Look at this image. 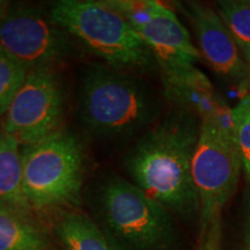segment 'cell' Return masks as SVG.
Masks as SVG:
<instances>
[{
    "label": "cell",
    "mask_w": 250,
    "mask_h": 250,
    "mask_svg": "<svg viewBox=\"0 0 250 250\" xmlns=\"http://www.w3.org/2000/svg\"><path fill=\"white\" fill-rule=\"evenodd\" d=\"M201 123L193 112L171 109L133 140L123 159L131 182L183 218L199 215L192 161Z\"/></svg>",
    "instance_id": "6da1fadb"
},
{
    "label": "cell",
    "mask_w": 250,
    "mask_h": 250,
    "mask_svg": "<svg viewBox=\"0 0 250 250\" xmlns=\"http://www.w3.org/2000/svg\"><path fill=\"white\" fill-rule=\"evenodd\" d=\"M81 125L103 142H130L161 117V103L138 74L103 62H90L81 71L77 94Z\"/></svg>",
    "instance_id": "7a4b0ae2"
},
{
    "label": "cell",
    "mask_w": 250,
    "mask_h": 250,
    "mask_svg": "<svg viewBox=\"0 0 250 250\" xmlns=\"http://www.w3.org/2000/svg\"><path fill=\"white\" fill-rule=\"evenodd\" d=\"M87 201L114 250H176L173 213L130 180L103 175L88 189Z\"/></svg>",
    "instance_id": "3957f363"
},
{
    "label": "cell",
    "mask_w": 250,
    "mask_h": 250,
    "mask_svg": "<svg viewBox=\"0 0 250 250\" xmlns=\"http://www.w3.org/2000/svg\"><path fill=\"white\" fill-rule=\"evenodd\" d=\"M49 11L74 42L103 64L134 74L159 68L151 50L131 24L101 0H59L50 5Z\"/></svg>",
    "instance_id": "277c9868"
},
{
    "label": "cell",
    "mask_w": 250,
    "mask_h": 250,
    "mask_svg": "<svg viewBox=\"0 0 250 250\" xmlns=\"http://www.w3.org/2000/svg\"><path fill=\"white\" fill-rule=\"evenodd\" d=\"M83 153L80 139L67 129L22 146L24 193L33 210L64 208L79 202L85 180Z\"/></svg>",
    "instance_id": "5b68a950"
},
{
    "label": "cell",
    "mask_w": 250,
    "mask_h": 250,
    "mask_svg": "<svg viewBox=\"0 0 250 250\" xmlns=\"http://www.w3.org/2000/svg\"><path fill=\"white\" fill-rule=\"evenodd\" d=\"M192 161V177L199 199L201 229L221 217L237 189L242 171L233 127L219 121H201Z\"/></svg>",
    "instance_id": "8992f818"
},
{
    "label": "cell",
    "mask_w": 250,
    "mask_h": 250,
    "mask_svg": "<svg viewBox=\"0 0 250 250\" xmlns=\"http://www.w3.org/2000/svg\"><path fill=\"white\" fill-rule=\"evenodd\" d=\"M0 45L26 68L62 65L74 54V41L50 15V11L27 2H12L0 20Z\"/></svg>",
    "instance_id": "52a82bcc"
},
{
    "label": "cell",
    "mask_w": 250,
    "mask_h": 250,
    "mask_svg": "<svg viewBox=\"0 0 250 250\" xmlns=\"http://www.w3.org/2000/svg\"><path fill=\"white\" fill-rule=\"evenodd\" d=\"M65 92L55 70L27 73L0 125L21 146L40 143L64 130Z\"/></svg>",
    "instance_id": "ba28073f"
},
{
    "label": "cell",
    "mask_w": 250,
    "mask_h": 250,
    "mask_svg": "<svg viewBox=\"0 0 250 250\" xmlns=\"http://www.w3.org/2000/svg\"><path fill=\"white\" fill-rule=\"evenodd\" d=\"M131 24L147 45L159 70L189 66L201 61L189 31L169 6L156 0H101Z\"/></svg>",
    "instance_id": "9c48e42d"
},
{
    "label": "cell",
    "mask_w": 250,
    "mask_h": 250,
    "mask_svg": "<svg viewBox=\"0 0 250 250\" xmlns=\"http://www.w3.org/2000/svg\"><path fill=\"white\" fill-rule=\"evenodd\" d=\"M176 6L189 19L202 57L210 66L228 79L248 83V66L235 39L215 8L199 1L176 2Z\"/></svg>",
    "instance_id": "30bf717a"
},
{
    "label": "cell",
    "mask_w": 250,
    "mask_h": 250,
    "mask_svg": "<svg viewBox=\"0 0 250 250\" xmlns=\"http://www.w3.org/2000/svg\"><path fill=\"white\" fill-rule=\"evenodd\" d=\"M160 72L164 95L174 108L193 112L201 121L214 120L233 127L232 108L195 65L162 68Z\"/></svg>",
    "instance_id": "8fae6325"
},
{
    "label": "cell",
    "mask_w": 250,
    "mask_h": 250,
    "mask_svg": "<svg viewBox=\"0 0 250 250\" xmlns=\"http://www.w3.org/2000/svg\"><path fill=\"white\" fill-rule=\"evenodd\" d=\"M0 204L30 217L23 187L22 146L0 125Z\"/></svg>",
    "instance_id": "7c38bea8"
},
{
    "label": "cell",
    "mask_w": 250,
    "mask_h": 250,
    "mask_svg": "<svg viewBox=\"0 0 250 250\" xmlns=\"http://www.w3.org/2000/svg\"><path fill=\"white\" fill-rule=\"evenodd\" d=\"M0 250H52V245L30 217L0 204Z\"/></svg>",
    "instance_id": "4fadbf2b"
},
{
    "label": "cell",
    "mask_w": 250,
    "mask_h": 250,
    "mask_svg": "<svg viewBox=\"0 0 250 250\" xmlns=\"http://www.w3.org/2000/svg\"><path fill=\"white\" fill-rule=\"evenodd\" d=\"M55 232L64 250H114L95 220L81 212H62Z\"/></svg>",
    "instance_id": "5bb4252c"
},
{
    "label": "cell",
    "mask_w": 250,
    "mask_h": 250,
    "mask_svg": "<svg viewBox=\"0 0 250 250\" xmlns=\"http://www.w3.org/2000/svg\"><path fill=\"white\" fill-rule=\"evenodd\" d=\"M27 73L26 68L0 45V118L7 111Z\"/></svg>",
    "instance_id": "9a60e30c"
},
{
    "label": "cell",
    "mask_w": 250,
    "mask_h": 250,
    "mask_svg": "<svg viewBox=\"0 0 250 250\" xmlns=\"http://www.w3.org/2000/svg\"><path fill=\"white\" fill-rule=\"evenodd\" d=\"M214 8L234 39L250 44V0H221Z\"/></svg>",
    "instance_id": "2e32d148"
},
{
    "label": "cell",
    "mask_w": 250,
    "mask_h": 250,
    "mask_svg": "<svg viewBox=\"0 0 250 250\" xmlns=\"http://www.w3.org/2000/svg\"><path fill=\"white\" fill-rule=\"evenodd\" d=\"M233 132L241 159L242 171L250 183V94L232 108Z\"/></svg>",
    "instance_id": "e0dca14e"
},
{
    "label": "cell",
    "mask_w": 250,
    "mask_h": 250,
    "mask_svg": "<svg viewBox=\"0 0 250 250\" xmlns=\"http://www.w3.org/2000/svg\"><path fill=\"white\" fill-rule=\"evenodd\" d=\"M223 229H221V217L214 219L210 225L199 233V241L196 250H221Z\"/></svg>",
    "instance_id": "ac0fdd59"
},
{
    "label": "cell",
    "mask_w": 250,
    "mask_h": 250,
    "mask_svg": "<svg viewBox=\"0 0 250 250\" xmlns=\"http://www.w3.org/2000/svg\"><path fill=\"white\" fill-rule=\"evenodd\" d=\"M242 250H250V188L245 192V205H243V233Z\"/></svg>",
    "instance_id": "d6986e66"
},
{
    "label": "cell",
    "mask_w": 250,
    "mask_h": 250,
    "mask_svg": "<svg viewBox=\"0 0 250 250\" xmlns=\"http://www.w3.org/2000/svg\"><path fill=\"white\" fill-rule=\"evenodd\" d=\"M236 43H237V46H239L240 51H241V55L243 56V59H245L247 66H248V70H249L248 83H250V44L249 43L240 42V41H236Z\"/></svg>",
    "instance_id": "ffe728a7"
},
{
    "label": "cell",
    "mask_w": 250,
    "mask_h": 250,
    "mask_svg": "<svg viewBox=\"0 0 250 250\" xmlns=\"http://www.w3.org/2000/svg\"><path fill=\"white\" fill-rule=\"evenodd\" d=\"M12 2L8 0H0V20H2L7 15L9 8H11Z\"/></svg>",
    "instance_id": "44dd1931"
},
{
    "label": "cell",
    "mask_w": 250,
    "mask_h": 250,
    "mask_svg": "<svg viewBox=\"0 0 250 250\" xmlns=\"http://www.w3.org/2000/svg\"><path fill=\"white\" fill-rule=\"evenodd\" d=\"M248 85H249V87H250V83H248Z\"/></svg>",
    "instance_id": "7402d4cb"
}]
</instances>
